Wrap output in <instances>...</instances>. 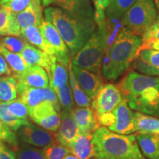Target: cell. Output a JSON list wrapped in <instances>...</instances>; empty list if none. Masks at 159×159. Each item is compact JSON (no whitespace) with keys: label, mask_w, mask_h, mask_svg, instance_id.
Instances as JSON below:
<instances>
[{"label":"cell","mask_w":159,"mask_h":159,"mask_svg":"<svg viewBox=\"0 0 159 159\" xmlns=\"http://www.w3.org/2000/svg\"><path fill=\"white\" fill-rule=\"evenodd\" d=\"M142 37L127 27L119 30L112 42L107 43L102 58V75L116 80L129 69L142 51Z\"/></svg>","instance_id":"cell-1"},{"label":"cell","mask_w":159,"mask_h":159,"mask_svg":"<svg viewBox=\"0 0 159 159\" xmlns=\"http://www.w3.org/2000/svg\"><path fill=\"white\" fill-rule=\"evenodd\" d=\"M43 16L58 31L68 47L71 58L89 41L97 27L94 19L73 14L55 6L46 7Z\"/></svg>","instance_id":"cell-2"},{"label":"cell","mask_w":159,"mask_h":159,"mask_svg":"<svg viewBox=\"0 0 159 159\" xmlns=\"http://www.w3.org/2000/svg\"><path fill=\"white\" fill-rule=\"evenodd\" d=\"M95 157L103 159H147L141 152L136 135H123L100 126L93 133Z\"/></svg>","instance_id":"cell-3"},{"label":"cell","mask_w":159,"mask_h":159,"mask_svg":"<svg viewBox=\"0 0 159 159\" xmlns=\"http://www.w3.org/2000/svg\"><path fill=\"white\" fill-rule=\"evenodd\" d=\"M106 46L107 36L105 26L102 28L97 27L89 41L71 57V64L95 74L101 75L102 58Z\"/></svg>","instance_id":"cell-4"},{"label":"cell","mask_w":159,"mask_h":159,"mask_svg":"<svg viewBox=\"0 0 159 159\" xmlns=\"http://www.w3.org/2000/svg\"><path fill=\"white\" fill-rule=\"evenodd\" d=\"M158 19L154 0H137L128 10L122 21L135 34L142 37L150 26Z\"/></svg>","instance_id":"cell-5"},{"label":"cell","mask_w":159,"mask_h":159,"mask_svg":"<svg viewBox=\"0 0 159 159\" xmlns=\"http://www.w3.org/2000/svg\"><path fill=\"white\" fill-rule=\"evenodd\" d=\"M135 112L123 99L122 102L108 114L99 116L97 120L100 126L105 127L112 132L129 135L136 133L134 121Z\"/></svg>","instance_id":"cell-6"},{"label":"cell","mask_w":159,"mask_h":159,"mask_svg":"<svg viewBox=\"0 0 159 159\" xmlns=\"http://www.w3.org/2000/svg\"><path fill=\"white\" fill-rule=\"evenodd\" d=\"M159 77H152L142 74L136 71H131L123 77L118 88L122 93L123 99L127 102L134 99L145 89L158 87Z\"/></svg>","instance_id":"cell-7"},{"label":"cell","mask_w":159,"mask_h":159,"mask_svg":"<svg viewBox=\"0 0 159 159\" xmlns=\"http://www.w3.org/2000/svg\"><path fill=\"white\" fill-rule=\"evenodd\" d=\"M122 100V94L118 86L112 83H107L102 85L96 97L91 101V108L98 119L99 116L111 112Z\"/></svg>","instance_id":"cell-8"},{"label":"cell","mask_w":159,"mask_h":159,"mask_svg":"<svg viewBox=\"0 0 159 159\" xmlns=\"http://www.w3.org/2000/svg\"><path fill=\"white\" fill-rule=\"evenodd\" d=\"M29 116L42 128L56 132L60 128L61 117L50 102L43 100L39 105L29 109Z\"/></svg>","instance_id":"cell-9"},{"label":"cell","mask_w":159,"mask_h":159,"mask_svg":"<svg viewBox=\"0 0 159 159\" xmlns=\"http://www.w3.org/2000/svg\"><path fill=\"white\" fill-rule=\"evenodd\" d=\"M39 29L43 36L54 50L55 57L57 62L69 67L71 63L70 52L58 31L50 22L45 19L39 27Z\"/></svg>","instance_id":"cell-10"},{"label":"cell","mask_w":159,"mask_h":159,"mask_svg":"<svg viewBox=\"0 0 159 159\" xmlns=\"http://www.w3.org/2000/svg\"><path fill=\"white\" fill-rule=\"evenodd\" d=\"M18 136L25 144L38 148H44L57 142V135L54 132L46 130L41 127L40 128L30 122L18 130Z\"/></svg>","instance_id":"cell-11"},{"label":"cell","mask_w":159,"mask_h":159,"mask_svg":"<svg viewBox=\"0 0 159 159\" xmlns=\"http://www.w3.org/2000/svg\"><path fill=\"white\" fill-rule=\"evenodd\" d=\"M130 109L136 112L159 118V91L158 87H149L136 97L127 102Z\"/></svg>","instance_id":"cell-12"},{"label":"cell","mask_w":159,"mask_h":159,"mask_svg":"<svg viewBox=\"0 0 159 159\" xmlns=\"http://www.w3.org/2000/svg\"><path fill=\"white\" fill-rule=\"evenodd\" d=\"M20 54L30 66H39L43 67L47 72L49 79L51 78L57 62L54 55L47 54L28 42L26 43L23 51Z\"/></svg>","instance_id":"cell-13"},{"label":"cell","mask_w":159,"mask_h":159,"mask_svg":"<svg viewBox=\"0 0 159 159\" xmlns=\"http://www.w3.org/2000/svg\"><path fill=\"white\" fill-rule=\"evenodd\" d=\"M71 68L77 82L91 101L94 99L102 87L103 80L101 75H97L84 69L71 64Z\"/></svg>","instance_id":"cell-14"},{"label":"cell","mask_w":159,"mask_h":159,"mask_svg":"<svg viewBox=\"0 0 159 159\" xmlns=\"http://www.w3.org/2000/svg\"><path fill=\"white\" fill-rule=\"evenodd\" d=\"M15 77L18 83L17 90L25 88L44 89L49 85L47 72L43 67L39 66H30L22 74Z\"/></svg>","instance_id":"cell-15"},{"label":"cell","mask_w":159,"mask_h":159,"mask_svg":"<svg viewBox=\"0 0 159 159\" xmlns=\"http://www.w3.org/2000/svg\"><path fill=\"white\" fill-rule=\"evenodd\" d=\"M133 66L136 71L142 74L159 77V51L143 49Z\"/></svg>","instance_id":"cell-16"},{"label":"cell","mask_w":159,"mask_h":159,"mask_svg":"<svg viewBox=\"0 0 159 159\" xmlns=\"http://www.w3.org/2000/svg\"><path fill=\"white\" fill-rule=\"evenodd\" d=\"M61 122L57 135V142L66 147L74 141L79 135V130L71 111H63L61 112Z\"/></svg>","instance_id":"cell-17"},{"label":"cell","mask_w":159,"mask_h":159,"mask_svg":"<svg viewBox=\"0 0 159 159\" xmlns=\"http://www.w3.org/2000/svg\"><path fill=\"white\" fill-rule=\"evenodd\" d=\"M75 122L78 127L79 134H93L99 125L93 109L88 108H74L71 110Z\"/></svg>","instance_id":"cell-18"},{"label":"cell","mask_w":159,"mask_h":159,"mask_svg":"<svg viewBox=\"0 0 159 159\" xmlns=\"http://www.w3.org/2000/svg\"><path fill=\"white\" fill-rule=\"evenodd\" d=\"M71 153L80 159H91L95 157L93 134H79L69 144Z\"/></svg>","instance_id":"cell-19"},{"label":"cell","mask_w":159,"mask_h":159,"mask_svg":"<svg viewBox=\"0 0 159 159\" xmlns=\"http://www.w3.org/2000/svg\"><path fill=\"white\" fill-rule=\"evenodd\" d=\"M16 17L21 30L31 26L39 27L44 20L42 5L33 0L24 11L16 13Z\"/></svg>","instance_id":"cell-20"},{"label":"cell","mask_w":159,"mask_h":159,"mask_svg":"<svg viewBox=\"0 0 159 159\" xmlns=\"http://www.w3.org/2000/svg\"><path fill=\"white\" fill-rule=\"evenodd\" d=\"M0 36L21 37L16 13L0 7Z\"/></svg>","instance_id":"cell-21"},{"label":"cell","mask_w":159,"mask_h":159,"mask_svg":"<svg viewBox=\"0 0 159 159\" xmlns=\"http://www.w3.org/2000/svg\"><path fill=\"white\" fill-rule=\"evenodd\" d=\"M55 5L73 14L94 19V10L91 0H56Z\"/></svg>","instance_id":"cell-22"},{"label":"cell","mask_w":159,"mask_h":159,"mask_svg":"<svg viewBox=\"0 0 159 159\" xmlns=\"http://www.w3.org/2000/svg\"><path fill=\"white\" fill-rule=\"evenodd\" d=\"M141 152L147 159H159V135L138 134L136 135Z\"/></svg>","instance_id":"cell-23"},{"label":"cell","mask_w":159,"mask_h":159,"mask_svg":"<svg viewBox=\"0 0 159 159\" xmlns=\"http://www.w3.org/2000/svg\"><path fill=\"white\" fill-rule=\"evenodd\" d=\"M21 38L25 39L27 42L30 43V44L35 46V47L47 54L55 56L54 50L43 36L39 27L31 26V27L21 29Z\"/></svg>","instance_id":"cell-24"},{"label":"cell","mask_w":159,"mask_h":159,"mask_svg":"<svg viewBox=\"0 0 159 159\" xmlns=\"http://www.w3.org/2000/svg\"><path fill=\"white\" fill-rule=\"evenodd\" d=\"M135 129L139 134L159 135V118L142 113L135 112Z\"/></svg>","instance_id":"cell-25"},{"label":"cell","mask_w":159,"mask_h":159,"mask_svg":"<svg viewBox=\"0 0 159 159\" xmlns=\"http://www.w3.org/2000/svg\"><path fill=\"white\" fill-rule=\"evenodd\" d=\"M137 0H109V4L105 11L106 20H120L125 16L128 10Z\"/></svg>","instance_id":"cell-26"},{"label":"cell","mask_w":159,"mask_h":159,"mask_svg":"<svg viewBox=\"0 0 159 159\" xmlns=\"http://www.w3.org/2000/svg\"><path fill=\"white\" fill-rule=\"evenodd\" d=\"M18 83L15 76L0 77V102H10L18 97Z\"/></svg>","instance_id":"cell-27"},{"label":"cell","mask_w":159,"mask_h":159,"mask_svg":"<svg viewBox=\"0 0 159 159\" xmlns=\"http://www.w3.org/2000/svg\"><path fill=\"white\" fill-rule=\"evenodd\" d=\"M0 55L7 61L12 71L14 72L15 76L22 74L30 66L24 60L20 53L12 52L2 45H0Z\"/></svg>","instance_id":"cell-28"},{"label":"cell","mask_w":159,"mask_h":159,"mask_svg":"<svg viewBox=\"0 0 159 159\" xmlns=\"http://www.w3.org/2000/svg\"><path fill=\"white\" fill-rule=\"evenodd\" d=\"M69 82L72 92L75 103L80 108H88L91 105V99L87 96L85 91L75 78L71 68V63L69 66Z\"/></svg>","instance_id":"cell-29"},{"label":"cell","mask_w":159,"mask_h":159,"mask_svg":"<svg viewBox=\"0 0 159 159\" xmlns=\"http://www.w3.org/2000/svg\"><path fill=\"white\" fill-rule=\"evenodd\" d=\"M142 50L152 49L159 51V20L157 19L145 30L142 36Z\"/></svg>","instance_id":"cell-30"},{"label":"cell","mask_w":159,"mask_h":159,"mask_svg":"<svg viewBox=\"0 0 159 159\" xmlns=\"http://www.w3.org/2000/svg\"><path fill=\"white\" fill-rule=\"evenodd\" d=\"M18 97L29 109L33 108L43 101V89L25 88L18 90Z\"/></svg>","instance_id":"cell-31"},{"label":"cell","mask_w":159,"mask_h":159,"mask_svg":"<svg viewBox=\"0 0 159 159\" xmlns=\"http://www.w3.org/2000/svg\"><path fill=\"white\" fill-rule=\"evenodd\" d=\"M7 102H0V119L13 131H18L29 122L26 119H19L7 111Z\"/></svg>","instance_id":"cell-32"},{"label":"cell","mask_w":159,"mask_h":159,"mask_svg":"<svg viewBox=\"0 0 159 159\" xmlns=\"http://www.w3.org/2000/svg\"><path fill=\"white\" fill-rule=\"evenodd\" d=\"M67 83H69V67L57 62L52 75L49 79V86L55 90Z\"/></svg>","instance_id":"cell-33"},{"label":"cell","mask_w":159,"mask_h":159,"mask_svg":"<svg viewBox=\"0 0 159 159\" xmlns=\"http://www.w3.org/2000/svg\"><path fill=\"white\" fill-rule=\"evenodd\" d=\"M58 97L60 104L63 111H71L74 108L75 101L73 98L69 82L66 83L61 88L54 90Z\"/></svg>","instance_id":"cell-34"},{"label":"cell","mask_w":159,"mask_h":159,"mask_svg":"<svg viewBox=\"0 0 159 159\" xmlns=\"http://www.w3.org/2000/svg\"><path fill=\"white\" fill-rule=\"evenodd\" d=\"M46 159H63L71 153L69 149L58 142H56L43 149Z\"/></svg>","instance_id":"cell-35"},{"label":"cell","mask_w":159,"mask_h":159,"mask_svg":"<svg viewBox=\"0 0 159 159\" xmlns=\"http://www.w3.org/2000/svg\"><path fill=\"white\" fill-rule=\"evenodd\" d=\"M27 41L21 37L2 36L0 38V45L14 53H21Z\"/></svg>","instance_id":"cell-36"},{"label":"cell","mask_w":159,"mask_h":159,"mask_svg":"<svg viewBox=\"0 0 159 159\" xmlns=\"http://www.w3.org/2000/svg\"><path fill=\"white\" fill-rule=\"evenodd\" d=\"M16 159H46L43 149L24 144L17 150Z\"/></svg>","instance_id":"cell-37"},{"label":"cell","mask_w":159,"mask_h":159,"mask_svg":"<svg viewBox=\"0 0 159 159\" xmlns=\"http://www.w3.org/2000/svg\"><path fill=\"white\" fill-rule=\"evenodd\" d=\"M7 111L19 119L27 120L29 116V108L20 98L7 102Z\"/></svg>","instance_id":"cell-38"},{"label":"cell","mask_w":159,"mask_h":159,"mask_svg":"<svg viewBox=\"0 0 159 159\" xmlns=\"http://www.w3.org/2000/svg\"><path fill=\"white\" fill-rule=\"evenodd\" d=\"M94 5V19L98 28H102L105 25V11L109 4V0H91Z\"/></svg>","instance_id":"cell-39"},{"label":"cell","mask_w":159,"mask_h":159,"mask_svg":"<svg viewBox=\"0 0 159 159\" xmlns=\"http://www.w3.org/2000/svg\"><path fill=\"white\" fill-rule=\"evenodd\" d=\"M33 0H12L9 2L5 3L0 7H5L13 13H19L24 11Z\"/></svg>","instance_id":"cell-40"},{"label":"cell","mask_w":159,"mask_h":159,"mask_svg":"<svg viewBox=\"0 0 159 159\" xmlns=\"http://www.w3.org/2000/svg\"><path fill=\"white\" fill-rule=\"evenodd\" d=\"M43 100L50 102L54 106L57 113L61 111V107L60 104L58 97H57L55 91L50 86L43 89Z\"/></svg>","instance_id":"cell-41"},{"label":"cell","mask_w":159,"mask_h":159,"mask_svg":"<svg viewBox=\"0 0 159 159\" xmlns=\"http://www.w3.org/2000/svg\"><path fill=\"white\" fill-rule=\"evenodd\" d=\"M0 159H16L15 152L5 142L0 141Z\"/></svg>","instance_id":"cell-42"},{"label":"cell","mask_w":159,"mask_h":159,"mask_svg":"<svg viewBox=\"0 0 159 159\" xmlns=\"http://www.w3.org/2000/svg\"><path fill=\"white\" fill-rule=\"evenodd\" d=\"M11 69L10 68L9 65L7 64L5 59L0 55V77L2 76H10L12 75Z\"/></svg>","instance_id":"cell-43"},{"label":"cell","mask_w":159,"mask_h":159,"mask_svg":"<svg viewBox=\"0 0 159 159\" xmlns=\"http://www.w3.org/2000/svg\"><path fill=\"white\" fill-rule=\"evenodd\" d=\"M41 5L43 7H47L51 6L52 5H55L56 0H41Z\"/></svg>","instance_id":"cell-44"},{"label":"cell","mask_w":159,"mask_h":159,"mask_svg":"<svg viewBox=\"0 0 159 159\" xmlns=\"http://www.w3.org/2000/svg\"><path fill=\"white\" fill-rule=\"evenodd\" d=\"M5 126H4V123L2 122V121L0 119V141L2 140V136L4 135V132H5Z\"/></svg>","instance_id":"cell-45"},{"label":"cell","mask_w":159,"mask_h":159,"mask_svg":"<svg viewBox=\"0 0 159 159\" xmlns=\"http://www.w3.org/2000/svg\"><path fill=\"white\" fill-rule=\"evenodd\" d=\"M63 159H80V158H77V156H75V155L69 154V155H67V156H66Z\"/></svg>","instance_id":"cell-46"},{"label":"cell","mask_w":159,"mask_h":159,"mask_svg":"<svg viewBox=\"0 0 159 159\" xmlns=\"http://www.w3.org/2000/svg\"><path fill=\"white\" fill-rule=\"evenodd\" d=\"M155 4H156L157 12H158V20H159V0H154Z\"/></svg>","instance_id":"cell-47"},{"label":"cell","mask_w":159,"mask_h":159,"mask_svg":"<svg viewBox=\"0 0 159 159\" xmlns=\"http://www.w3.org/2000/svg\"><path fill=\"white\" fill-rule=\"evenodd\" d=\"M12 1V0H0V6H2L4 4L9 2Z\"/></svg>","instance_id":"cell-48"},{"label":"cell","mask_w":159,"mask_h":159,"mask_svg":"<svg viewBox=\"0 0 159 159\" xmlns=\"http://www.w3.org/2000/svg\"><path fill=\"white\" fill-rule=\"evenodd\" d=\"M35 1L37 3H39V4H41V0H35Z\"/></svg>","instance_id":"cell-49"},{"label":"cell","mask_w":159,"mask_h":159,"mask_svg":"<svg viewBox=\"0 0 159 159\" xmlns=\"http://www.w3.org/2000/svg\"><path fill=\"white\" fill-rule=\"evenodd\" d=\"M91 159H103V158H97V157H94V158H93Z\"/></svg>","instance_id":"cell-50"},{"label":"cell","mask_w":159,"mask_h":159,"mask_svg":"<svg viewBox=\"0 0 159 159\" xmlns=\"http://www.w3.org/2000/svg\"><path fill=\"white\" fill-rule=\"evenodd\" d=\"M158 91H159V82H158Z\"/></svg>","instance_id":"cell-51"}]
</instances>
